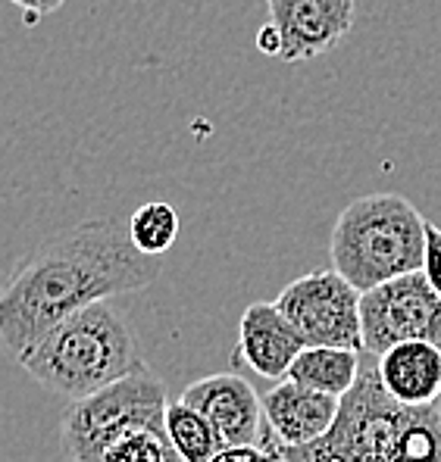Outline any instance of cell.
<instances>
[{"label": "cell", "mask_w": 441, "mask_h": 462, "mask_svg": "<svg viewBox=\"0 0 441 462\" xmlns=\"http://www.w3.org/2000/svg\"><path fill=\"white\" fill-rule=\"evenodd\" d=\"M163 256H145L119 219H88L38 244L0 288V346L23 359L53 325L119 294L145 291Z\"/></svg>", "instance_id": "1"}, {"label": "cell", "mask_w": 441, "mask_h": 462, "mask_svg": "<svg viewBox=\"0 0 441 462\" xmlns=\"http://www.w3.org/2000/svg\"><path fill=\"white\" fill-rule=\"evenodd\" d=\"M257 47H260L267 57H279V32L273 29V25H263L260 35H257Z\"/></svg>", "instance_id": "21"}, {"label": "cell", "mask_w": 441, "mask_h": 462, "mask_svg": "<svg viewBox=\"0 0 441 462\" xmlns=\"http://www.w3.org/2000/svg\"><path fill=\"white\" fill-rule=\"evenodd\" d=\"M210 462H273V453L263 444H239V447H222Z\"/></svg>", "instance_id": "19"}, {"label": "cell", "mask_w": 441, "mask_h": 462, "mask_svg": "<svg viewBox=\"0 0 441 462\" xmlns=\"http://www.w3.org/2000/svg\"><path fill=\"white\" fill-rule=\"evenodd\" d=\"M100 462H182L173 450L166 431L157 428H138V431L122 434L104 450Z\"/></svg>", "instance_id": "17"}, {"label": "cell", "mask_w": 441, "mask_h": 462, "mask_svg": "<svg viewBox=\"0 0 441 462\" xmlns=\"http://www.w3.org/2000/svg\"><path fill=\"white\" fill-rule=\"evenodd\" d=\"M179 213L163 200L141 203L128 219V237L145 256H163L179 241Z\"/></svg>", "instance_id": "16"}, {"label": "cell", "mask_w": 441, "mask_h": 462, "mask_svg": "<svg viewBox=\"0 0 441 462\" xmlns=\"http://www.w3.org/2000/svg\"><path fill=\"white\" fill-rule=\"evenodd\" d=\"M301 335L282 316L276 303H250L239 322V350L235 359L267 382H282L291 363L304 350Z\"/></svg>", "instance_id": "11"}, {"label": "cell", "mask_w": 441, "mask_h": 462, "mask_svg": "<svg viewBox=\"0 0 441 462\" xmlns=\"http://www.w3.org/2000/svg\"><path fill=\"white\" fill-rule=\"evenodd\" d=\"M263 422H267V438L263 447H304L320 440L338 419L342 400L320 393L314 387L297 382H276L263 393Z\"/></svg>", "instance_id": "10"}, {"label": "cell", "mask_w": 441, "mask_h": 462, "mask_svg": "<svg viewBox=\"0 0 441 462\" xmlns=\"http://www.w3.org/2000/svg\"><path fill=\"white\" fill-rule=\"evenodd\" d=\"M10 4L23 10L25 23L35 25L38 19H44V16H51V13H57L60 6L66 4V0H10Z\"/></svg>", "instance_id": "20"}, {"label": "cell", "mask_w": 441, "mask_h": 462, "mask_svg": "<svg viewBox=\"0 0 441 462\" xmlns=\"http://www.w3.org/2000/svg\"><path fill=\"white\" fill-rule=\"evenodd\" d=\"M182 403L198 410L226 447L263 444L267 422H263V400L257 397L254 384L235 372H216L198 378L182 391Z\"/></svg>", "instance_id": "9"}, {"label": "cell", "mask_w": 441, "mask_h": 462, "mask_svg": "<svg viewBox=\"0 0 441 462\" xmlns=\"http://www.w3.org/2000/svg\"><path fill=\"white\" fill-rule=\"evenodd\" d=\"M426 222L401 194H366L338 213L332 228V269L357 291L423 269Z\"/></svg>", "instance_id": "3"}, {"label": "cell", "mask_w": 441, "mask_h": 462, "mask_svg": "<svg viewBox=\"0 0 441 462\" xmlns=\"http://www.w3.org/2000/svg\"><path fill=\"white\" fill-rule=\"evenodd\" d=\"M273 462H288V459H282V457H273Z\"/></svg>", "instance_id": "22"}, {"label": "cell", "mask_w": 441, "mask_h": 462, "mask_svg": "<svg viewBox=\"0 0 441 462\" xmlns=\"http://www.w3.org/2000/svg\"><path fill=\"white\" fill-rule=\"evenodd\" d=\"M395 462H441V410L429 406H404L401 431H398Z\"/></svg>", "instance_id": "15"}, {"label": "cell", "mask_w": 441, "mask_h": 462, "mask_svg": "<svg viewBox=\"0 0 441 462\" xmlns=\"http://www.w3.org/2000/svg\"><path fill=\"white\" fill-rule=\"evenodd\" d=\"M423 275L432 284V291L441 300V228L426 222V256H423Z\"/></svg>", "instance_id": "18"}, {"label": "cell", "mask_w": 441, "mask_h": 462, "mask_svg": "<svg viewBox=\"0 0 441 462\" xmlns=\"http://www.w3.org/2000/svg\"><path fill=\"white\" fill-rule=\"evenodd\" d=\"M282 63H304L338 47L354 29L357 0H267Z\"/></svg>", "instance_id": "8"}, {"label": "cell", "mask_w": 441, "mask_h": 462, "mask_svg": "<svg viewBox=\"0 0 441 462\" xmlns=\"http://www.w3.org/2000/svg\"><path fill=\"white\" fill-rule=\"evenodd\" d=\"M361 353L363 350H348V346H304L285 378L342 400L357 382Z\"/></svg>", "instance_id": "13"}, {"label": "cell", "mask_w": 441, "mask_h": 462, "mask_svg": "<svg viewBox=\"0 0 441 462\" xmlns=\"http://www.w3.org/2000/svg\"><path fill=\"white\" fill-rule=\"evenodd\" d=\"M379 382L401 406H429L441 397V346L404 341L376 356Z\"/></svg>", "instance_id": "12"}, {"label": "cell", "mask_w": 441, "mask_h": 462, "mask_svg": "<svg viewBox=\"0 0 441 462\" xmlns=\"http://www.w3.org/2000/svg\"><path fill=\"white\" fill-rule=\"evenodd\" d=\"M44 391L81 400L100 387L147 369L132 322L113 300L66 316L19 359Z\"/></svg>", "instance_id": "2"}, {"label": "cell", "mask_w": 441, "mask_h": 462, "mask_svg": "<svg viewBox=\"0 0 441 462\" xmlns=\"http://www.w3.org/2000/svg\"><path fill=\"white\" fill-rule=\"evenodd\" d=\"M166 384L151 369L72 400L60 422V444L72 462H100L104 450L138 428L166 431Z\"/></svg>", "instance_id": "5"}, {"label": "cell", "mask_w": 441, "mask_h": 462, "mask_svg": "<svg viewBox=\"0 0 441 462\" xmlns=\"http://www.w3.org/2000/svg\"><path fill=\"white\" fill-rule=\"evenodd\" d=\"M404 406L379 382L376 356L361 353L357 382L342 397L338 419L320 440L304 447H273L288 462H395Z\"/></svg>", "instance_id": "4"}, {"label": "cell", "mask_w": 441, "mask_h": 462, "mask_svg": "<svg viewBox=\"0 0 441 462\" xmlns=\"http://www.w3.org/2000/svg\"><path fill=\"white\" fill-rule=\"evenodd\" d=\"M273 303L307 346L361 350V291L335 269L295 278Z\"/></svg>", "instance_id": "7"}, {"label": "cell", "mask_w": 441, "mask_h": 462, "mask_svg": "<svg viewBox=\"0 0 441 462\" xmlns=\"http://www.w3.org/2000/svg\"><path fill=\"white\" fill-rule=\"evenodd\" d=\"M404 341L441 346V300L426 282L423 269L361 294V350L382 356Z\"/></svg>", "instance_id": "6"}, {"label": "cell", "mask_w": 441, "mask_h": 462, "mask_svg": "<svg viewBox=\"0 0 441 462\" xmlns=\"http://www.w3.org/2000/svg\"><path fill=\"white\" fill-rule=\"evenodd\" d=\"M166 438L182 462H210L226 447L213 425L182 400L166 406Z\"/></svg>", "instance_id": "14"}]
</instances>
